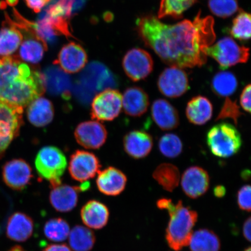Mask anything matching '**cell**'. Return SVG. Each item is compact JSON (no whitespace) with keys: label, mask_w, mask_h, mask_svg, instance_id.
<instances>
[{"label":"cell","mask_w":251,"mask_h":251,"mask_svg":"<svg viewBox=\"0 0 251 251\" xmlns=\"http://www.w3.org/2000/svg\"><path fill=\"white\" fill-rule=\"evenodd\" d=\"M214 20L202 17L200 11L193 21L166 25L152 15L136 21L137 30L147 46L165 64L180 68L201 67L206 64V49L214 43Z\"/></svg>","instance_id":"6da1fadb"},{"label":"cell","mask_w":251,"mask_h":251,"mask_svg":"<svg viewBox=\"0 0 251 251\" xmlns=\"http://www.w3.org/2000/svg\"><path fill=\"white\" fill-rule=\"evenodd\" d=\"M43 74L17 56L0 57V101L23 108L46 91Z\"/></svg>","instance_id":"7a4b0ae2"},{"label":"cell","mask_w":251,"mask_h":251,"mask_svg":"<svg viewBox=\"0 0 251 251\" xmlns=\"http://www.w3.org/2000/svg\"><path fill=\"white\" fill-rule=\"evenodd\" d=\"M169 213L170 221L166 230V239L171 249L180 251L189 244L198 214L196 211L184 207L181 201L175 204Z\"/></svg>","instance_id":"3957f363"},{"label":"cell","mask_w":251,"mask_h":251,"mask_svg":"<svg viewBox=\"0 0 251 251\" xmlns=\"http://www.w3.org/2000/svg\"><path fill=\"white\" fill-rule=\"evenodd\" d=\"M206 143L213 155L228 158L240 151L243 140L234 125L222 122L210 128L206 135Z\"/></svg>","instance_id":"277c9868"},{"label":"cell","mask_w":251,"mask_h":251,"mask_svg":"<svg viewBox=\"0 0 251 251\" xmlns=\"http://www.w3.org/2000/svg\"><path fill=\"white\" fill-rule=\"evenodd\" d=\"M35 167L39 176L49 181L52 187L58 186L67 167V158L57 147L46 146L37 153Z\"/></svg>","instance_id":"5b68a950"},{"label":"cell","mask_w":251,"mask_h":251,"mask_svg":"<svg viewBox=\"0 0 251 251\" xmlns=\"http://www.w3.org/2000/svg\"><path fill=\"white\" fill-rule=\"evenodd\" d=\"M206 54L214 59L222 70H225L235 65L246 63L249 58L250 49L238 45L231 37H226L208 47Z\"/></svg>","instance_id":"8992f818"},{"label":"cell","mask_w":251,"mask_h":251,"mask_svg":"<svg viewBox=\"0 0 251 251\" xmlns=\"http://www.w3.org/2000/svg\"><path fill=\"white\" fill-rule=\"evenodd\" d=\"M23 108L0 101V159L18 136L23 124Z\"/></svg>","instance_id":"52a82bcc"},{"label":"cell","mask_w":251,"mask_h":251,"mask_svg":"<svg viewBox=\"0 0 251 251\" xmlns=\"http://www.w3.org/2000/svg\"><path fill=\"white\" fill-rule=\"evenodd\" d=\"M122 108V94L108 88L94 97L91 114L93 119L99 121H112L120 114Z\"/></svg>","instance_id":"ba28073f"},{"label":"cell","mask_w":251,"mask_h":251,"mask_svg":"<svg viewBox=\"0 0 251 251\" xmlns=\"http://www.w3.org/2000/svg\"><path fill=\"white\" fill-rule=\"evenodd\" d=\"M126 75L133 81H139L151 74L153 68L152 56L143 49L135 48L127 51L122 60Z\"/></svg>","instance_id":"9c48e42d"},{"label":"cell","mask_w":251,"mask_h":251,"mask_svg":"<svg viewBox=\"0 0 251 251\" xmlns=\"http://www.w3.org/2000/svg\"><path fill=\"white\" fill-rule=\"evenodd\" d=\"M157 86L162 95L170 99L178 98L190 89L186 72L175 67L165 69L159 75Z\"/></svg>","instance_id":"30bf717a"},{"label":"cell","mask_w":251,"mask_h":251,"mask_svg":"<svg viewBox=\"0 0 251 251\" xmlns=\"http://www.w3.org/2000/svg\"><path fill=\"white\" fill-rule=\"evenodd\" d=\"M101 165L94 153L78 150L71 156L69 172L75 180L84 182L95 177Z\"/></svg>","instance_id":"8fae6325"},{"label":"cell","mask_w":251,"mask_h":251,"mask_svg":"<svg viewBox=\"0 0 251 251\" xmlns=\"http://www.w3.org/2000/svg\"><path fill=\"white\" fill-rule=\"evenodd\" d=\"M107 136V131L104 126L96 121L81 122L75 130V137L77 142L87 149L101 148Z\"/></svg>","instance_id":"7c38bea8"},{"label":"cell","mask_w":251,"mask_h":251,"mask_svg":"<svg viewBox=\"0 0 251 251\" xmlns=\"http://www.w3.org/2000/svg\"><path fill=\"white\" fill-rule=\"evenodd\" d=\"M31 166L23 159H14L6 163L2 169V178L11 189H25L32 178Z\"/></svg>","instance_id":"4fadbf2b"},{"label":"cell","mask_w":251,"mask_h":251,"mask_svg":"<svg viewBox=\"0 0 251 251\" xmlns=\"http://www.w3.org/2000/svg\"><path fill=\"white\" fill-rule=\"evenodd\" d=\"M182 190L192 199L202 196L208 191L210 177L208 172L200 166H193L183 173L181 178Z\"/></svg>","instance_id":"5bb4252c"},{"label":"cell","mask_w":251,"mask_h":251,"mask_svg":"<svg viewBox=\"0 0 251 251\" xmlns=\"http://www.w3.org/2000/svg\"><path fill=\"white\" fill-rule=\"evenodd\" d=\"M87 60V54L83 47L71 42L62 47L54 63L65 73L74 74L82 70Z\"/></svg>","instance_id":"9a60e30c"},{"label":"cell","mask_w":251,"mask_h":251,"mask_svg":"<svg viewBox=\"0 0 251 251\" xmlns=\"http://www.w3.org/2000/svg\"><path fill=\"white\" fill-rule=\"evenodd\" d=\"M98 174L96 184L100 192L108 196H117L123 192L127 179L119 169L111 166Z\"/></svg>","instance_id":"2e32d148"},{"label":"cell","mask_w":251,"mask_h":251,"mask_svg":"<svg viewBox=\"0 0 251 251\" xmlns=\"http://www.w3.org/2000/svg\"><path fill=\"white\" fill-rule=\"evenodd\" d=\"M153 144L152 136L145 131H131L124 138L125 152L136 159H143L148 156L151 151Z\"/></svg>","instance_id":"e0dca14e"},{"label":"cell","mask_w":251,"mask_h":251,"mask_svg":"<svg viewBox=\"0 0 251 251\" xmlns=\"http://www.w3.org/2000/svg\"><path fill=\"white\" fill-rule=\"evenodd\" d=\"M153 122L162 130H171L180 124L179 115L176 108L165 99H157L151 109Z\"/></svg>","instance_id":"ac0fdd59"},{"label":"cell","mask_w":251,"mask_h":251,"mask_svg":"<svg viewBox=\"0 0 251 251\" xmlns=\"http://www.w3.org/2000/svg\"><path fill=\"white\" fill-rule=\"evenodd\" d=\"M150 105L148 94L142 88H127L122 95V108L126 114L132 117H140L146 114Z\"/></svg>","instance_id":"d6986e66"},{"label":"cell","mask_w":251,"mask_h":251,"mask_svg":"<svg viewBox=\"0 0 251 251\" xmlns=\"http://www.w3.org/2000/svg\"><path fill=\"white\" fill-rule=\"evenodd\" d=\"M25 31L27 37L21 43L19 55L25 62L31 64H38L47 51V43L41 38L35 30Z\"/></svg>","instance_id":"ffe728a7"},{"label":"cell","mask_w":251,"mask_h":251,"mask_svg":"<svg viewBox=\"0 0 251 251\" xmlns=\"http://www.w3.org/2000/svg\"><path fill=\"white\" fill-rule=\"evenodd\" d=\"M80 188L66 184L52 187L50 202L56 211L68 212L76 206Z\"/></svg>","instance_id":"44dd1931"},{"label":"cell","mask_w":251,"mask_h":251,"mask_svg":"<svg viewBox=\"0 0 251 251\" xmlns=\"http://www.w3.org/2000/svg\"><path fill=\"white\" fill-rule=\"evenodd\" d=\"M80 79L87 85L102 89L103 86H117V78L107 68L99 62H92L81 74Z\"/></svg>","instance_id":"7402d4cb"},{"label":"cell","mask_w":251,"mask_h":251,"mask_svg":"<svg viewBox=\"0 0 251 251\" xmlns=\"http://www.w3.org/2000/svg\"><path fill=\"white\" fill-rule=\"evenodd\" d=\"M33 230L32 219L25 213L16 212L8 219L6 234L9 239L22 243L29 239Z\"/></svg>","instance_id":"603a6c76"},{"label":"cell","mask_w":251,"mask_h":251,"mask_svg":"<svg viewBox=\"0 0 251 251\" xmlns=\"http://www.w3.org/2000/svg\"><path fill=\"white\" fill-rule=\"evenodd\" d=\"M80 216L87 227L99 230L108 224L109 211L104 204L98 201L91 200L81 208Z\"/></svg>","instance_id":"cb8c5ba5"},{"label":"cell","mask_w":251,"mask_h":251,"mask_svg":"<svg viewBox=\"0 0 251 251\" xmlns=\"http://www.w3.org/2000/svg\"><path fill=\"white\" fill-rule=\"evenodd\" d=\"M54 117V106L45 97H39L27 105V117L30 123L34 126H46L51 123Z\"/></svg>","instance_id":"d4e9b609"},{"label":"cell","mask_w":251,"mask_h":251,"mask_svg":"<svg viewBox=\"0 0 251 251\" xmlns=\"http://www.w3.org/2000/svg\"><path fill=\"white\" fill-rule=\"evenodd\" d=\"M5 24L0 30V57L12 56L17 51L24 39L21 30L7 15Z\"/></svg>","instance_id":"484cf974"},{"label":"cell","mask_w":251,"mask_h":251,"mask_svg":"<svg viewBox=\"0 0 251 251\" xmlns=\"http://www.w3.org/2000/svg\"><path fill=\"white\" fill-rule=\"evenodd\" d=\"M186 114L191 124L197 126L205 125L212 117V103L205 96L194 97L187 103Z\"/></svg>","instance_id":"4316f807"},{"label":"cell","mask_w":251,"mask_h":251,"mask_svg":"<svg viewBox=\"0 0 251 251\" xmlns=\"http://www.w3.org/2000/svg\"><path fill=\"white\" fill-rule=\"evenodd\" d=\"M188 246L191 251H219L221 244L214 232L202 228L193 233Z\"/></svg>","instance_id":"83f0119b"},{"label":"cell","mask_w":251,"mask_h":251,"mask_svg":"<svg viewBox=\"0 0 251 251\" xmlns=\"http://www.w3.org/2000/svg\"><path fill=\"white\" fill-rule=\"evenodd\" d=\"M152 176L160 186L169 192H172L177 187L180 181L179 169L169 163L160 164L153 171Z\"/></svg>","instance_id":"f1b7e54d"},{"label":"cell","mask_w":251,"mask_h":251,"mask_svg":"<svg viewBox=\"0 0 251 251\" xmlns=\"http://www.w3.org/2000/svg\"><path fill=\"white\" fill-rule=\"evenodd\" d=\"M238 80L231 72L221 71L216 74L211 81V89L219 97H230L236 92Z\"/></svg>","instance_id":"f546056e"},{"label":"cell","mask_w":251,"mask_h":251,"mask_svg":"<svg viewBox=\"0 0 251 251\" xmlns=\"http://www.w3.org/2000/svg\"><path fill=\"white\" fill-rule=\"evenodd\" d=\"M69 242L72 250L90 251L96 243V236L90 228L76 226L70 231Z\"/></svg>","instance_id":"4dcf8cb0"},{"label":"cell","mask_w":251,"mask_h":251,"mask_svg":"<svg viewBox=\"0 0 251 251\" xmlns=\"http://www.w3.org/2000/svg\"><path fill=\"white\" fill-rule=\"evenodd\" d=\"M197 0H161L158 18H172L178 20L183 18L188 9L196 4Z\"/></svg>","instance_id":"1f68e13d"},{"label":"cell","mask_w":251,"mask_h":251,"mask_svg":"<svg viewBox=\"0 0 251 251\" xmlns=\"http://www.w3.org/2000/svg\"><path fill=\"white\" fill-rule=\"evenodd\" d=\"M70 231L68 223L62 218L50 219L44 226L46 237L54 242H62L67 240Z\"/></svg>","instance_id":"d6a6232c"},{"label":"cell","mask_w":251,"mask_h":251,"mask_svg":"<svg viewBox=\"0 0 251 251\" xmlns=\"http://www.w3.org/2000/svg\"><path fill=\"white\" fill-rule=\"evenodd\" d=\"M251 14L240 9L233 21L230 34L241 42H247L251 38Z\"/></svg>","instance_id":"836d02e7"},{"label":"cell","mask_w":251,"mask_h":251,"mask_svg":"<svg viewBox=\"0 0 251 251\" xmlns=\"http://www.w3.org/2000/svg\"><path fill=\"white\" fill-rule=\"evenodd\" d=\"M159 151L166 158H177L183 152V143L179 137L174 133L164 135L159 140Z\"/></svg>","instance_id":"e575fe53"},{"label":"cell","mask_w":251,"mask_h":251,"mask_svg":"<svg viewBox=\"0 0 251 251\" xmlns=\"http://www.w3.org/2000/svg\"><path fill=\"white\" fill-rule=\"evenodd\" d=\"M210 11L216 17L227 18L239 9L237 0H208Z\"/></svg>","instance_id":"d590c367"},{"label":"cell","mask_w":251,"mask_h":251,"mask_svg":"<svg viewBox=\"0 0 251 251\" xmlns=\"http://www.w3.org/2000/svg\"><path fill=\"white\" fill-rule=\"evenodd\" d=\"M243 115L240 111V106L237 105L236 101H233L227 97L223 104L216 121L231 119L236 125L238 124V119Z\"/></svg>","instance_id":"8d00e7d4"},{"label":"cell","mask_w":251,"mask_h":251,"mask_svg":"<svg viewBox=\"0 0 251 251\" xmlns=\"http://www.w3.org/2000/svg\"><path fill=\"white\" fill-rule=\"evenodd\" d=\"M251 188L250 185H245L241 187L237 193V203L238 206L243 211L250 212Z\"/></svg>","instance_id":"74e56055"},{"label":"cell","mask_w":251,"mask_h":251,"mask_svg":"<svg viewBox=\"0 0 251 251\" xmlns=\"http://www.w3.org/2000/svg\"><path fill=\"white\" fill-rule=\"evenodd\" d=\"M251 84H248L244 88L240 97V103L245 111L251 113Z\"/></svg>","instance_id":"f35d334b"},{"label":"cell","mask_w":251,"mask_h":251,"mask_svg":"<svg viewBox=\"0 0 251 251\" xmlns=\"http://www.w3.org/2000/svg\"><path fill=\"white\" fill-rule=\"evenodd\" d=\"M51 0H25L27 7L39 13Z\"/></svg>","instance_id":"ab89813d"},{"label":"cell","mask_w":251,"mask_h":251,"mask_svg":"<svg viewBox=\"0 0 251 251\" xmlns=\"http://www.w3.org/2000/svg\"><path fill=\"white\" fill-rule=\"evenodd\" d=\"M156 205L159 209H166L169 212L175 208V204L171 199H161L157 201Z\"/></svg>","instance_id":"60d3db41"},{"label":"cell","mask_w":251,"mask_h":251,"mask_svg":"<svg viewBox=\"0 0 251 251\" xmlns=\"http://www.w3.org/2000/svg\"><path fill=\"white\" fill-rule=\"evenodd\" d=\"M43 251H72L65 244H51L45 248Z\"/></svg>","instance_id":"b9f144b4"},{"label":"cell","mask_w":251,"mask_h":251,"mask_svg":"<svg viewBox=\"0 0 251 251\" xmlns=\"http://www.w3.org/2000/svg\"><path fill=\"white\" fill-rule=\"evenodd\" d=\"M251 217L248 218L244 222L243 225V235L246 239L250 242L251 241Z\"/></svg>","instance_id":"7bdbcfd3"},{"label":"cell","mask_w":251,"mask_h":251,"mask_svg":"<svg viewBox=\"0 0 251 251\" xmlns=\"http://www.w3.org/2000/svg\"><path fill=\"white\" fill-rule=\"evenodd\" d=\"M226 193V190L224 186H217L215 187L214 190H213V193L216 197L222 198L225 196Z\"/></svg>","instance_id":"ee69618b"},{"label":"cell","mask_w":251,"mask_h":251,"mask_svg":"<svg viewBox=\"0 0 251 251\" xmlns=\"http://www.w3.org/2000/svg\"><path fill=\"white\" fill-rule=\"evenodd\" d=\"M7 4L10 6H14L18 4V0H6Z\"/></svg>","instance_id":"f6af8a7d"},{"label":"cell","mask_w":251,"mask_h":251,"mask_svg":"<svg viewBox=\"0 0 251 251\" xmlns=\"http://www.w3.org/2000/svg\"><path fill=\"white\" fill-rule=\"evenodd\" d=\"M9 251H26L21 246H17L12 247V249Z\"/></svg>","instance_id":"bcb514c9"},{"label":"cell","mask_w":251,"mask_h":251,"mask_svg":"<svg viewBox=\"0 0 251 251\" xmlns=\"http://www.w3.org/2000/svg\"><path fill=\"white\" fill-rule=\"evenodd\" d=\"M248 174H250V171H244L242 173V177L244 178L245 179H247V178H249L250 176V175H248Z\"/></svg>","instance_id":"7dc6e473"},{"label":"cell","mask_w":251,"mask_h":251,"mask_svg":"<svg viewBox=\"0 0 251 251\" xmlns=\"http://www.w3.org/2000/svg\"><path fill=\"white\" fill-rule=\"evenodd\" d=\"M244 251H251V247H249L248 248V249H247L246 250H245Z\"/></svg>","instance_id":"c3c4849f"}]
</instances>
